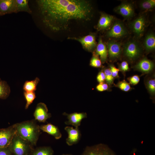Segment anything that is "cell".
<instances>
[{
    "mask_svg": "<svg viewBox=\"0 0 155 155\" xmlns=\"http://www.w3.org/2000/svg\"><path fill=\"white\" fill-rule=\"evenodd\" d=\"M45 26L54 32L66 30L73 20L88 21L92 15L93 8L84 0L36 1Z\"/></svg>",
    "mask_w": 155,
    "mask_h": 155,
    "instance_id": "obj_1",
    "label": "cell"
},
{
    "mask_svg": "<svg viewBox=\"0 0 155 155\" xmlns=\"http://www.w3.org/2000/svg\"><path fill=\"white\" fill-rule=\"evenodd\" d=\"M36 121L32 119L15 124L16 133L34 146L36 145L41 133Z\"/></svg>",
    "mask_w": 155,
    "mask_h": 155,
    "instance_id": "obj_2",
    "label": "cell"
},
{
    "mask_svg": "<svg viewBox=\"0 0 155 155\" xmlns=\"http://www.w3.org/2000/svg\"><path fill=\"white\" fill-rule=\"evenodd\" d=\"M8 147L13 155H29L34 146L16 133Z\"/></svg>",
    "mask_w": 155,
    "mask_h": 155,
    "instance_id": "obj_3",
    "label": "cell"
},
{
    "mask_svg": "<svg viewBox=\"0 0 155 155\" xmlns=\"http://www.w3.org/2000/svg\"><path fill=\"white\" fill-rule=\"evenodd\" d=\"M123 52L126 58L131 61H133L140 57L142 53V49L137 41L130 40L123 45Z\"/></svg>",
    "mask_w": 155,
    "mask_h": 155,
    "instance_id": "obj_4",
    "label": "cell"
},
{
    "mask_svg": "<svg viewBox=\"0 0 155 155\" xmlns=\"http://www.w3.org/2000/svg\"><path fill=\"white\" fill-rule=\"evenodd\" d=\"M80 155H116L106 145L99 144L87 146Z\"/></svg>",
    "mask_w": 155,
    "mask_h": 155,
    "instance_id": "obj_5",
    "label": "cell"
},
{
    "mask_svg": "<svg viewBox=\"0 0 155 155\" xmlns=\"http://www.w3.org/2000/svg\"><path fill=\"white\" fill-rule=\"evenodd\" d=\"M16 133L15 124L0 129V147L8 146Z\"/></svg>",
    "mask_w": 155,
    "mask_h": 155,
    "instance_id": "obj_6",
    "label": "cell"
},
{
    "mask_svg": "<svg viewBox=\"0 0 155 155\" xmlns=\"http://www.w3.org/2000/svg\"><path fill=\"white\" fill-rule=\"evenodd\" d=\"M68 39L78 41L81 43L84 49L89 52L94 51L97 45L96 40V34L93 33L82 37H70L68 38Z\"/></svg>",
    "mask_w": 155,
    "mask_h": 155,
    "instance_id": "obj_7",
    "label": "cell"
},
{
    "mask_svg": "<svg viewBox=\"0 0 155 155\" xmlns=\"http://www.w3.org/2000/svg\"><path fill=\"white\" fill-rule=\"evenodd\" d=\"M127 32L122 23L119 20H117L107 32L106 36L108 38H119L126 35Z\"/></svg>",
    "mask_w": 155,
    "mask_h": 155,
    "instance_id": "obj_8",
    "label": "cell"
},
{
    "mask_svg": "<svg viewBox=\"0 0 155 155\" xmlns=\"http://www.w3.org/2000/svg\"><path fill=\"white\" fill-rule=\"evenodd\" d=\"M108 56L112 61H115L121 57L122 52L121 44L113 40L109 41L107 44Z\"/></svg>",
    "mask_w": 155,
    "mask_h": 155,
    "instance_id": "obj_9",
    "label": "cell"
},
{
    "mask_svg": "<svg viewBox=\"0 0 155 155\" xmlns=\"http://www.w3.org/2000/svg\"><path fill=\"white\" fill-rule=\"evenodd\" d=\"M146 24L145 17L140 16L132 21L129 24L130 27L137 38L142 36L144 31Z\"/></svg>",
    "mask_w": 155,
    "mask_h": 155,
    "instance_id": "obj_10",
    "label": "cell"
},
{
    "mask_svg": "<svg viewBox=\"0 0 155 155\" xmlns=\"http://www.w3.org/2000/svg\"><path fill=\"white\" fill-rule=\"evenodd\" d=\"M34 116L36 120L40 122L45 123L51 117V114L48 113V109L46 104L40 102L36 106Z\"/></svg>",
    "mask_w": 155,
    "mask_h": 155,
    "instance_id": "obj_11",
    "label": "cell"
},
{
    "mask_svg": "<svg viewBox=\"0 0 155 155\" xmlns=\"http://www.w3.org/2000/svg\"><path fill=\"white\" fill-rule=\"evenodd\" d=\"M114 10L126 19L131 18L134 13L133 5L131 3L127 2L122 3L115 7Z\"/></svg>",
    "mask_w": 155,
    "mask_h": 155,
    "instance_id": "obj_12",
    "label": "cell"
},
{
    "mask_svg": "<svg viewBox=\"0 0 155 155\" xmlns=\"http://www.w3.org/2000/svg\"><path fill=\"white\" fill-rule=\"evenodd\" d=\"M63 115L67 117L68 121L65 122L67 125H71L74 126L75 128H78L81 125L82 120L87 117V114L86 113H74L71 114H67L64 113Z\"/></svg>",
    "mask_w": 155,
    "mask_h": 155,
    "instance_id": "obj_13",
    "label": "cell"
},
{
    "mask_svg": "<svg viewBox=\"0 0 155 155\" xmlns=\"http://www.w3.org/2000/svg\"><path fill=\"white\" fill-rule=\"evenodd\" d=\"M65 129L68 134L66 143L69 146L77 144L80 140L81 133L78 127L73 128L72 127L66 126Z\"/></svg>",
    "mask_w": 155,
    "mask_h": 155,
    "instance_id": "obj_14",
    "label": "cell"
},
{
    "mask_svg": "<svg viewBox=\"0 0 155 155\" xmlns=\"http://www.w3.org/2000/svg\"><path fill=\"white\" fill-rule=\"evenodd\" d=\"M17 13L16 0H0V16Z\"/></svg>",
    "mask_w": 155,
    "mask_h": 155,
    "instance_id": "obj_15",
    "label": "cell"
},
{
    "mask_svg": "<svg viewBox=\"0 0 155 155\" xmlns=\"http://www.w3.org/2000/svg\"><path fill=\"white\" fill-rule=\"evenodd\" d=\"M114 18L112 15L102 13L96 26L99 30H104L109 29L113 21Z\"/></svg>",
    "mask_w": 155,
    "mask_h": 155,
    "instance_id": "obj_16",
    "label": "cell"
},
{
    "mask_svg": "<svg viewBox=\"0 0 155 155\" xmlns=\"http://www.w3.org/2000/svg\"><path fill=\"white\" fill-rule=\"evenodd\" d=\"M154 63L146 58L141 60L134 66L135 69L143 73H147L151 72L154 67Z\"/></svg>",
    "mask_w": 155,
    "mask_h": 155,
    "instance_id": "obj_17",
    "label": "cell"
},
{
    "mask_svg": "<svg viewBox=\"0 0 155 155\" xmlns=\"http://www.w3.org/2000/svg\"><path fill=\"white\" fill-rule=\"evenodd\" d=\"M94 51L99 57L102 63H103L106 61L108 56L107 46L103 42L101 37L99 38L95 51Z\"/></svg>",
    "mask_w": 155,
    "mask_h": 155,
    "instance_id": "obj_18",
    "label": "cell"
},
{
    "mask_svg": "<svg viewBox=\"0 0 155 155\" xmlns=\"http://www.w3.org/2000/svg\"><path fill=\"white\" fill-rule=\"evenodd\" d=\"M41 130L53 136L57 140L60 139L62 134L58 127L51 123L42 125L40 126Z\"/></svg>",
    "mask_w": 155,
    "mask_h": 155,
    "instance_id": "obj_19",
    "label": "cell"
},
{
    "mask_svg": "<svg viewBox=\"0 0 155 155\" xmlns=\"http://www.w3.org/2000/svg\"><path fill=\"white\" fill-rule=\"evenodd\" d=\"M144 47L147 52H149L154 50L155 48V36L153 33L147 35L144 42Z\"/></svg>",
    "mask_w": 155,
    "mask_h": 155,
    "instance_id": "obj_20",
    "label": "cell"
},
{
    "mask_svg": "<svg viewBox=\"0 0 155 155\" xmlns=\"http://www.w3.org/2000/svg\"><path fill=\"white\" fill-rule=\"evenodd\" d=\"M54 151L51 147L43 146L34 148L29 155H53Z\"/></svg>",
    "mask_w": 155,
    "mask_h": 155,
    "instance_id": "obj_21",
    "label": "cell"
},
{
    "mask_svg": "<svg viewBox=\"0 0 155 155\" xmlns=\"http://www.w3.org/2000/svg\"><path fill=\"white\" fill-rule=\"evenodd\" d=\"M40 81L39 79L37 77L31 81H26L23 86L24 92H34L36 90L37 86Z\"/></svg>",
    "mask_w": 155,
    "mask_h": 155,
    "instance_id": "obj_22",
    "label": "cell"
},
{
    "mask_svg": "<svg viewBox=\"0 0 155 155\" xmlns=\"http://www.w3.org/2000/svg\"><path fill=\"white\" fill-rule=\"evenodd\" d=\"M28 0H16L17 13L24 11L31 14L32 11L28 4Z\"/></svg>",
    "mask_w": 155,
    "mask_h": 155,
    "instance_id": "obj_23",
    "label": "cell"
},
{
    "mask_svg": "<svg viewBox=\"0 0 155 155\" xmlns=\"http://www.w3.org/2000/svg\"><path fill=\"white\" fill-rule=\"evenodd\" d=\"M10 92V88L7 82L0 79V99H6Z\"/></svg>",
    "mask_w": 155,
    "mask_h": 155,
    "instance_id": "obj_24",
    "label": "cell"
},
{
    "mask_svg": "<svg viewBox=\"0 0 155 155\" xmlns=\"http://www.w3.org/2000/svg\"><path fill=\"white\" fill-rule=\"evenodd\" d=\"M24 96L26 101L25 108L27 109L36 98V95L34 92H24Z\"/></svg>",
    "mask_w": 155,
    "mask_h": 155,
    "instance_id": "obj_25",
    "label": "cell"
},
{
    "mask_svg": "<svg viewBox=\"0 0 155 155\" xmlns=\"http://www.w3.org/2000/svg\"><path fill=\"white\" fill-rule=\"evenodd\" d=\"M155 6L154 0L142 1L140 3V6L143 10H149L152 9Z\"/></svg>",
    "mask_w": 155,
    "mask_h": 155,
    "instance_id": "obj_26",
    "label": "cell"
},
{
    "mask_svg": "<svg viewBox=\"0 0 155 155\" xmlns=\"http://www.w3.org/2000/svg\"><path fill=\"white\" fill-rule=\"evenodd\" d=\"M102 63L99 56L93 51L92 56L90 61V65L94 67H101L102 66Z\"/></svg>",
    "mask_w": 155,
    "mask_h": 155,
    "instance_id": "obj_27",
    "label": "cell"
},
{
    "mask_svg": "<svg viewBox=\"0 0 155 155\" xmlns=\"http://www.w3.org/2000/svg\"><path fill=\"white\" fill-rule=\"evenodd\" d=\"M146 86L149 93L152 95L155 93V79L154 78L148 79L146 83Z\"/></svg>",
    "mask_w": 155,
    "mask_h": 155,
    "instance_id": "obj_28",
    "label": "cell"
},
{
    "mask_svg": "<svg viewBox=\"0 0 155 155\" xmlns=\"http://www.w3.org/2000/svg\"><path fill=\"white\" fill-rule=\"evenodd\" d=\"M115 86L124 92L129 91L131 89L129 84L124 80L119 81Z\"/></svg>",
    "mask_w": 155,
    "mask_h": 155,
    "instance_id": "obj_29",
    "label": "cell"
},
{
    "mask_svg": "<svg viewBox=\"0 0 155 155\" xmlns=\"http://www.w3.org/2000/svg\"><path fill=\"white\" fill-rule=\"evenodd\" d=\"M104 72L105 76V81L109 86L113 84L114 78L109 68H105L104 69Z\"/></svg>",
    "mask_w": 155,
    "mask_h": 155,
    "instance_id": "obj_30",
    "label": "cell"
},
{
    "mask_svg": "<svg viewBox=\"0 0 155 155\" xmlns=\"http://www.w3.org/2000/svg\"><path fill=\"white\" fill-rule=\"evenodd\" d=\"M119 69L123 73H124L128 71L129 70L128 63L125 61H123L121 62L119 65Z\"/></svg>",
    "mask_w": 155,
    "mask_h": 155,
    "instance_id": "obj_31",
    "label": "cell"
},
{
    "mask_svg": "<svg viewBox=\"0 0 155 155\" xmlns=\"http://www.w3.org/2000/svg\"><path fill=\"white\" fill-rule=\"evenodd\" d=\"M140 78L137 75H134L129 77L127 78V80L129 83L133 85H135L137 84L140 81Z\"/></svg>",
    "mask_w": 155,
    "mask_h": 155,
    "instance_id": "obj_32",
    "label": "cell"
},
{
    "mask_svg": "<svg viewBox=\"0 0 155 155\" xmlns=\"http://www.w3.org/2000/svg\"><path fill=\"white\" fill-rule=\"evenodd\" d=\"M97 90L99 92H102L107 90L109 89V86L106 83L104 82L99 83L96 87Z\"/></svg>",
    "mask_w": 155,
    "mask_h": 155,
    "instance_id": "obj_33",
    "label": "cell"
},
{
    "mask_svg": "<svg viewBox=\"0 0 155 155\" xmlns=\"http://www.w3.org/2000/svg\"><path fill=\"white\" fill-rule=\"evenodd\" d=\"M109 69L114 78H117L119 77L118 73L119 70L118 69L113 65H109Z\"/></svg>",
    "mask_w": 155,
    "mask_h": 155,
    "instance_id": "obj_34",
    "label": "cell"
},
{
    "mask_svg": "<svg viewBox=\"0 0 155 155\" xmlns=\"http://www.w3.org/2000/svg\"><path fill=\"white\" fill-rule=\"evenodd\" d=\"M0 155H13L8 146L0 147Z\"/></svg>",
    "mask_w": 155,
    "mask_h": 155,
    "instance_id": "obj_35",
    "label": "cell"
},
{
    "mask_svg": "<svg viewBox=\"0 0 155 155\" xmlns=\"http://www.w3.org/2000/svg\"><path fill=\"white\" fill-rule=\"evenodd\" d=\"M96 79L99 83L104 82L105 80V76L103 71H101L98 73L96 77Z\"/></svg>",
    "mask_w": 155,
    "mask_h": 155,
    "instance_id": "obj_36",
    "label": "cell"
},
{
    "mask_svg": "<svg viewBox=\"0 0 155 155\" xmlns=\"http://www.w3.org/2000/svg\"><path fill=\"white\" fill-rule=\"evenodd\" d=\"M62 155H73L71 154H63Z\"/></svg>",
    "mask_w": 155,
    "mask_h": 155,
    "instance_id": "obj_37",
    "label": "cell"
}]
</instances>
